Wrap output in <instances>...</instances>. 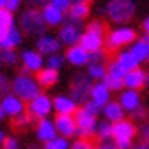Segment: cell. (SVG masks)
<instances>
[{"instance_id":"6da1fadb","label":"cell","mask_w":149,"mask_h":149,"mask_svg":"<svg viewBox=\"0 0 149 149\" xmlns=\"http://www.w3.org/2000/svg\"><path fill=\"white\" fill-rule=\"evenodd\" d=\"M19 27L24 34L32 35V37H40V35L47 34V24H45V19L42 15L40 8H27L24 10L19 17Z\"/></svg>"},{"instance_id":"7a4b0ae2","label":"cell","mask_w":149,"mask_h":149,"mask_svg":"<svg viewBox=\"0 0 149 149\" xmlns=\"http://www.w3.org/2000/svg\"><path fill=\"white\" fill-rule=\"evenodd\" d=\"M112 134H114V142L119 149H132L136 142V137L139 136V127L132 119H122L112 126Z\"/></svg>"},{"instance_id":"3957f363","label":"cell","mask_w":149,"mask_h":149,"mask_svg":"<svg viewBox=\"0 0 149 149\" xmlns=\"http://www.w3.org/2000/svg\"><path fill=\"white\" fill-rule=\"evenodd\" d=\"M12 92L15 95H19L22 101H32L35 95H39L42 92V87L37 77L34 74H24V72H19L12 79Z\"/></svg>"},{"instance_id":"277c9868","label":"cell","mask_w":149,"mask_h":149,"mask_svg":"<svg viewBox=\"0 0 149 149\" xmlns=\"http://www.w3.org/2000/svg\"><path fill=\"white\" fill-rule=\"evenodd\" d=\"M136 14L134 0H109L106 5V15L114 24H126Z\"/></svg>"},{"instance_id":"5b68a950","label":"cell","mask_w":149,"mask_h":149,"mask_svg":"<svg viewBox=\"0 0 149 149\" xmlns=\"http://www.w3.org/2000/svg\"><path fill=\"white\" fill-rule=\"evenodd\" d=\"M92 86H94V81L86 72H77L72 75V79L69 82V95L79 106H82L86 101H89Z\"/></svg>"},{"instance_id":"8992f818","label":"cell","mask_w":149,"mask_h":149,"mask_svg":"<svg viewBox=\"0 0 149 149\" xmlns=\"http://www.w3.org/2000/svg\"><path fill=\"white\" fill-rule=\"evenodd\" d=\"M137 39V34L132 27L129 25H121V27L112 29L106 35V49L107 50H119L126 45H131Z\"/></svg>"},{"instance_id":"52a82bcc","label":"cell","mask_w":149,"mask_h":149,"mask_svg":"<svg viewBox=\"0 0 149 149\" xmlns=\"http://www.w3.org/2000/svg\"><path fill=\"white\" fill-rule=\"evenodd\" d=\"M82 20H77L70 15H65V22L59 29V40L62 42V45L65 47H74L79 45L82 37Z\"/></svg>"},{"instance_id":"ba28073f","label":"cell","mask_w":149,"mask_h":149,"mask_svg":"<svg viewBox=\"0 0 149 149\" xmlns=\"http://www.w3.org/2000/svg\"><path fill=\"white\" fill-rule=\"evenodd\" d=\"M27 112L35 121H40V119H47L54 114V102L52 97L47 92H40L39 95H35L32 101L27 102Z\"/></svg>"},{"instance_id":"9c48e42d","label":"cell","mask_w":149,"mask_h":149,"mask_svg":"<svg viewBox=\"0 0 149 149\" xmlns=\"http://www.w3.org/2000/svg\"><path fill=\"white\" fill-rule=\"evenodd\" d=\"M74 117H75V124H77V137H82V139L95 137V129H97V124H99V119L95 116L87 112L81 106L77 109V112L74 114Z\"/></svg>"},{"instance_id":"30bf717a","label":"cell","mask_w":149,"mask_h":149,"mask_svg":"<svg viewBox=\"0 0 149 149\" xmlns=\"http://www.w3.org/2000/svg\"><path fill=\"white\" fill-rule=\"evenodd\" d=\"M20 64L24 74H37L45 67V59L37 49H24L20 52Z\"/></svg>"},{"instance_id":"8fae6325","label":"cell","mask_w":149,"mask_h":149,"mask_svg":"<svg viewBox=\"0 0 149 149\" xmlns=\"http://www.w3.org/2000/svg\"><path fill=\"white\" fill-rule=\"evenodd\" d=\"M34 134H35V139L40 142V144H45V142L52 141L54 137H57L59 132H57V127H55L54 119H52V117H47V119L35 121Z\"/></svg>"},{"instance_id":"7c38bea8","label":"cell","mask_w":149,"mask_h":149,"mask_svg":"<svg viewBox=\"0 0 149 149\" xmlns=\"http://www.w3.org/2000/svg\"><path fill=\"white\" fill-rule=\"evenodd\" d=\"M0 106L3 107L7 117H10V119H14L17 116L24 114V112L27 111V102L22 101L20 97L15 95L14 92H10V94H7V95H2V97H0Z\"/></svg>"},{"instance_id":"4fadbf2b","label":"cell","mask_w":149,"mask_h":149,"mask_svg":"<svg viewBox=\"0 0 149 149\" xmlns=\"http://www.w3.org/2000/svg\"><path fill=\"white\" fill-rule=\"evenodd\" d=\"M62 42L59 40L57 35H50V34H44L40 37H37V42H35V49L40 52L44 57H49V55L59 54L62 50Z\"/></svg>"},{"instance_id":"5bb4252c","label":"cell","mask_w":149,"mask_h":149,"mask_svg":"<svg viewBox=\"0 0 149 149\" xmlns=\"http://www.w3.org/2000/svg\"><path fill=\"white\" fill-rule=\"evenodd\" d=\"M117 101L121 104L124 111L127 114L136 112L139 107H142V97L139 91H132V89H122L119 95H117Z\"/></svg>"},{"instance_id":"9a60e30c","label":"cell","mask_w":149,"mask_h":149,"mask_svg":"<svg viewBox=\"0 0 149 149\" xmlns=\"http://www.w3.org/2000/svg\"><path fill=\"white\" fill-rule=\"evenodd\" d=\"M55 116H74L77 109L81 107L69 94H57L52 97Z\"/></svg>"},{"instance_id":"2e32d148","label":"cell","mask_w":149,"mask_h":149,"mask_svg":"<svg viewBox=\"0 0 149 149\" xmlns=\"http://www.w3.org/2000/svg\"><path fill=\"white\" fill-rule=\"evenodd\" d=\"M57 132L62 137H67L70 141H74L77 137V124H75L74 116H55L54 117Z\"/></svg>"},{"instance_id":"e0dca14e","label":"cell","mask_w":149,"mask_h":149,"mask_svg":"<svg viewBox=\"0 0 149 149\" xmlns=\"http://www.w3.org/2000/svg\"><path fill=\"white\" fill-rule=\"evenodd\" d=\"M64 55H65L67 64H70L72 67H87L89 64H91V54L82 45L67 47Z\"/></svg>"},{"instance_id":"ac0fdd59","label":"cell","mask_w":149,"mask_h":149,"mask_svg":"<svg viewBox=\"0 0 149 149\" xmlns=\"http://www.w3.org/2000/svg\"><path fill=\"white\" fill-rule=\"evenodd\" d=\"M79 45H82L89 54H91V52H95V50H101V49L106 47V35H101V34H95V32L86 30V32L82 34V37H81Z\"/></svg>"},{"instance_id":"d6986e66","label":"cell","mask_w":149,"mask_h":149,"mask_svg":"<svg viewBox=\"0 0 149 149\" xmlns=\"http://www.w3.org/2000/svg\"><path fill=\"white\" fill-rule=\"evenodd\" d=\"M146 75H148V72L142 70L141 67L126 72V75H124V89L141 91L142 87H146Z\"/></svg>"},{"instance_id":"ffe728a7","label":"cell","mask_w":149,"mask_h":149,"mask_svg":"<svg viewBox=\"0 0 149 149\" xmlns=\"http://www.w3.org/2000/svg\"><path fill=\"white\" fill-rule=\"evenodd\" d=\"M126 114H127V112L124 111V107L119 104L117 99H116V101L112 99L111 102H107V104L102 107V119L112 122V124L122 121V119H126Z\"/></svg>"},{"instance_id":"44dd1931","label":"cell","mask_w":149,"mask_h":149,"mask_svg":"<svg viewBox=\"0 0 149 149\" xmlns=\"http://www.w3.org/2000/svg\"><path fill=\"white\" fill-rule=\"evenodd\" d=\"M91 101L97 102L99 106H106L107 102L112 101V91H109V87L104 84V82H94V86L91 89Z\"/></svg>"},{"instance_id":"7402d4cb","label":"cell","mask_w":149,"mask_h":149,"mask_svg":"<svg viewBox=\"0 0 149 149\" xmlns=\"http://www.w3.org/2000/svg\"><path fill=\"white\" fill-rule=\"evenodd\" d=\"M24 42V32L20 30L19 25L10 27L8 34L0 39V50H7V49H17Z\"/></svg>"},{"instance_id":"603a6c76","label":"cell","mask_w":149,"mask_h":149,"mask_svg":"<svg viewBox=\"0 0 149 149\" xmlns=\"http://www.w3.org/2000/svg\"><path fill=\"white\" fill-rule=\"evenodd\" d=\"M42 15L45 19V24L49 27H61L62 24L65 22V14L61 12L59 8H55L54 5L47 3L45 7L42 8Z\"/></svg>"},{"instance_id":"cb8c5ba5","label":"cell","mask_w":149,"mask_h":149,"mask_svg":"<svg viewBox=\"0 0 149 149\" xmlns=\"http://www.w3.org/2000/svg\"><path fill=\"white\" fill-rule=\"evenodd\" d=\"M35 77H37V81H39V84H40L42 89L54 87L55 84L61 81V74H59V70H54V69H49V67H44L40 72H37Z\"/></svg>"},{"instance_id":"d4e9b609","label":"cell","mask_w":149,"mask_h":149,"mask_svg":"<svg viewBox=\"0 0 149 149\" xmlns=\"http://www.w3.org/2000/svg\"><path fill=\"white\" fill-rule=\"evenodd\" d=\"M114 61L117 62V64H119V65H121L126 72H129V70H134V69H137L139 65H141V64H139V61H137L134 55H132V52H131L129 49L119 50Z\"/></svg>"},{"instance_id":"484cf974","label":"cell","mask_w":149,"mask_h":149,"mask_svg":"<svg viewBox=\"0 0 149 149\" xmlns=\"http://www.w3.org/2000/svg\"><path fill=\"white\" fill-rule=\"evenodd\" d=\"M129 50H131L132 55L139 61V64L149 62V45L146 44V40H142V39H136V40L129 45Z\"/></svg>"},{"instance_id":"4316f807","label":"cell","mask_w":149,"mask_h":149,"mask_svg":"<svg viewBox=\"0 0 149 149\" xmlns=\"http://www.w3.org/2000/svg\"><path fill=\"white\" fill-rule=\"evenodd\" d=\"M112 122L106 121V119H101L99 124H97V129H95V139L99 142H112L114 139V134H112Z\"/></svg>"},{"instance_id":"83f0119b","label":"cell","mask_w":149,"mask_h":149,"mask_svg":"<svg viewBox=\"0 0 149 149\" xmlns=\"http://www.w3.org/2000/svg\"><path fill=\"white\" fill-rule=\"evenodd\" d=\"M86 74L92 79L94 82H101L106 79L107 75V64H97V62H91L86 67Z\"/></svg>"},{"instance_id":"f1b7e54d","label":"cell","mask_w":149,"mask_h":149,"mask_svg":"<svg viewBox=\"0 0 149 149\" xmlns=\"http://www.w3.org/2000/svg\"><path fill=\"white\" fill-rule=\"evenodd\" d=\"M0 61H2V65H5V67H15L20 62V54L15 49L0 50Z\"/></svg>"},{"instance_id":"f546056e","label":"cell","mask_w":149,"mask_h":149,"mask_svg":"<svg viewBox=\"0 0 149 149\" xmlns=\"http://www.w3.org/2000/svg\"><path fill=\"white\" fill-rule=\"evenodd\" d=\"M34 121H35V119L29 114L27 111H25L24 114L17 116V117H14V119H12V126H14L15 129H19V131H25V129L32 127Z\"/></svg>"},{"instance_id":"4dcf8cb0","label":"cell","mask_w":149,"mask_h":149,"mask_svg":"<svg viewBox=\"0 0 149 149\" xmlns=\"http://www.w3.org/2000/svg\"><path fill=\"white\" fill-rule=\"evenodd\" d=\"M67 15L74 17L77 20H84L89 15V3H86V2H75V3H72L70 12Z\"/></svg>"},{"instance_id":"1f68e13d","label":"cell","mask_w":149,"mask_h":149,"mask_svg":"<svg viewBox=\"0 0 149 149\" xmlns=\"http://www.w3.org/2000/svg\"><path fill=\"white\" fill-rule=\"evenodd\" d=\"M42 146H44V149H70L72 141L67 139V137L57 136V137H54L52 141L45 142V144H42Z\"/></svg>"},{"instance_id":"d6a6232c","label":"cell","mask_w":149,"mask_h":149,"mask_svg":"<svg viewBox=\"0 0 149 149\" xmlns=\"http://www.w3.org/2000/svg\"><path fill=\"white\" fill-rule=\"evenodd\" d=\"M65 55L64 54H54V55H49V57H45V67L49 69H54V70H61L62 67H64V64H65Z\"/></svg>"},{"instance_id":"836d02e7","label":"cell","mask_w":149,"mask_h":149,"mask_svg":"<svg viewBox=\"0 0 149 149\" xmlns=\"http://www.w3.org/2000/svg\"><path fill=\"white\" fill-rule=\"evenodd\" d=\"M104 84L109 87V91H112V92H121L122 89H124V79H119V77H114V75H106V79H104Z\"/></svg>"},{"instance_id":"e575fe53","label":"cell","mask_w":149,"mask_h":149,"mask_svg":"<svg viewBox=\"0 0 149 149\" xmlns=\"http://www.w3.org/2000/svg\"><path fill=\"white\" fill-rule=\"evenodd\" d=\"M12 92V79L7 74L0 72V97Z\"/></svg>"},{"instance_id":"d590c367","label":"cell","mask_w":149,"mask_h":149,"mask_svg":"<svg viewBox=\"0 0 149 149\" xmlns=\"http://www.w3.org/2000/svg\"><path fill=\"white\" fill-rule=\"evenodd\" d=\"M107 74L109 75H114V77H119V79H124L126 70H124V69H122L116 61H111L107 64Z\"/></svg>"},{"instance_id":"8d00e7d4","label":"cell","mask_w":149,"mask_h":149,"mask_svg":"<svg viewBox=\"0 0 149 149\" xmlns=\"http://www.w3.org/2000/svg\"><path fill=\"white\" fill-rule=\"evenodd\" d=\"M70 149H95V144L91 139H82V137H75L72 141Z\"/></svg>"},{"instance_id":"74e56055","label":"cell","mask_w":149,"mask_h":149,"mask_svg":"<svg viewBox=\"0 0 149 149\" xmlns=\"http://www.w3.org/2000/svg\"><path fill=\"white\" fill-rule=\"evenodd\" d=\"M82 107L86 109L87 112H91L92 116H95V117H99V116H102V106H99L97 102H94V101H86L84 104H82Z\"/></svg>"},{"instance_id":"f35d334b","label":"cell","mask_w":149,"mask_h":149,"mask_svg":"<svg viewBox=\"0 0 149 149\" xmlns=\"http://www.w3.org/2000/svg\"><path fill=\"white\" fill-rule=\"evenodd\" d=\"M0 149H22V142L17 136L8 134V137L5 139V142L0 146Z\"/></svg>"},{"instance_id":"ab89813d","label":"cell","mask_w":149,"mask_h":149,"mask_svg":"<svg viewBox=\"0 0 149 149\" xmlns=\"http://www.w3.org/2000/svg\"><path fill=\"white\" fill-rule=\"evenodd\" d=\"M50 5H54L55 8H59L61 12L67 15L72 7V0H50Z\"/></svg>"},{"instance_id":"60d3db41","label":"cell","mask_w":149,"mask_h":149,"mask_svg":"<svg viewBox=\"0 0 149 149\" xmlns=\"http://www.w3.org/2000/svg\"><path fill=\"white\" fill-rule=\"evenodd\" d=\"M0 24L8 25V27L15 25L14 24V14H12L8 8H0Z\"/></svg>"},{"instance_id":"b9f144b4","label":"cell","mask_w":149,"mask_h":149,"mask_svg":"<svg viewBox=\"0 0 149 149\" xmlns=\"http://www.w3.org/2000/svg\"><path fill=\"white\" fill-rule=\"evenodd\" d=\"M86 30H89V32H95V34H101V35H106V25H104L101 20H92L87 25Z\"/></svg>"},{"instance_id":"7bdbcfd3","label":"cell","mask_w":149,"mask_h":149,"mask_svg":"<svg viewBox=\"0 0 149 149\" xmlns=\"http://www.w3.org/2000/svg\"><path fill=\"white\" fill-rule=\"evenodd\" d=\"M107 61V52L101 49V50H95V52H91V62H97V64H106Z\"/></svg>"},{"instance_id":"ee69618b","label":"cell","mask_w":149,"mask_h":149,"mask_svg":"<svg viewBox=\"0 0 149 149\" xmlns=\"http://www.w3.org/2000/svg\"><path fill=\"white\" fill-rule=\"evenodd\" d=\"M148 114H149V111L142 106V107H139L136 112H132L131 116H132V121H134V122H142V121H146V119H148Z\"/></svg>"},{"instance_id":"f6af8a7d","label":"cell","mask_w":149,"mask_h":149,"mask_svg":"<svg viewBox=\"0 0 149 149\" xmlns=\"http://www.w3.org/2000/svg\"><path fill=\"white\" fill-rule=\"evenodd\" d=\"M139 141H144L149 144V126L148 124H142L139 127Z\"/></svg>"},{"instance_id":"bcb514c9","label":"cell","mask_w":149,"mask_h":149,"mask_svg":"<svg viewBox=\"0 0 149 149\" xmlns=\"http://www.w3.org/2000/svg\"><path fill=\"white\" fill-rule=\"evenodd\" d=\"M27 3L32 8H40V10H42L47 3H50V0H27Z\"/></svg>"},{"instance_id":"7dc6e473","label":"cell","mask_w":149,"mask_h":149,"mask_svg":"<svg viewBox=\"0 0 149 149\" xmlns=\"http://www.w3.org/2000/svg\"><path fill=\"white\" fill-rule=\"evenodd\" d=\"M22 5V0H7V8L14 14L15 10H19Z\"/></svg>"},{"instance_id":"c3c4849f","label":"cell","mask_w":149,"mask_h":149,"mask_svg":"<svg viewBox=\"0 0 149 149\" xmlns=\"http://www.w3.org/2000/svg\"><path fill=\"white\" fill-rule=\"evenodd\" d=\"M95 149H119L114 142H97Z\"/></svg>"},{"instance_id":"681fc988","label":"cell","mask_w":149,"mask_h":149,"mask_svg":"<svg viewBox=\"0 0 149 149\" xmlns=\"http://www.w3.org/2000/svg\"><path fill=\"white\" fill-rule=\"evenodd\" d=\"M12 27H14V25H12ZM8 30H10V27H8V25H3V24H0V39H3V37L8 34Z\"/></svg>"},{"instance_id":"f907efd6","label":"cell","mask_w":149,"mask_h":149,"mask_svg":"<svg viewBox=\"0 0 149 149\" xmlns=\"http://www.w3.org/2000/svg\"><path fill=\"white\" fill-rule=\"evenodd\" d=\"M132 149H149V144L144 141H139V142H134Z\"/></svg>"},{"instance_id":"816d5d0a","label":"cell","mask_w":149,"mask_h":149,"mask_svg":"<svg viewBox=\"0 0 149 149\" xmlns=\"http://www.w3.org/2000/svg\"><path fill=\"white\" fill-rule=\"evenodd\" d=\"M8 137V132H7V129H3V127H0V146L5 142V139Z\"/></svg>"},{"instance_id":"f5cc1de1","label":"cell","mask_w":149,"mask_h":149,"mask_svg":"<svg viewBox=\"0 0 149 149\" xmlns=\"http://www.w3.org/2000/svg\"><path fill=\"white\" fill-rule=\"evenodd\" d=\"M142 30H144V34L149 35V17H146L144 22H142Z\"/></svg>"},{"instance_id":"db71d44e","label":"cell","mask_w":149,"mask_h":149,"mask_svg":"<svg viewBox=\"0 0 149 149\" xmlns=\"http://www.w3.org/2000/svg\"><path fill=\"white\" fill-rule=\"evenodd\" d=\"M5 119H8V117H7V114H5L3 107L0 106V124H2V122H5Z\"/></svg>"},{"instance_id":"11a10c76","label":"cell","mask_w":149,"mask_h":149,"mask_svg":"<svg viewBox=\"0 0 149 149\" xmlns=\"http://www.w3.org/2000/svg\"><path fill=\"white\" fill-rule=\"evenodd\" d=\"M24 149H44V146H40V144H27Z\"/></svg>"},{"instance_id":"9f6ffc18","label":"cell","mask_w":149,"mask_h":149,"mask_svg":"<svg viewBox=\"0 0 149 149\" xmlns=\"http://www.w3.org/2000/svg\"><path fill=\"white\" fill-rule=\"evenodd\" d=\"M0 8H7V0H0Z\"/></svg>"},{"instance_id":"6f0895ef","label":"cell","mask_w":149,"mask_h":149,"mask_svg":"<svg viewBox=\"0 0 149 149\" xmlns=\"http://www.w3.org/2000/svg\"><path fill=\"white\" fill-rule=\"evenodd\" d=\"M146 87L149 89V72H148V75H146Z\"/></svg>"},{"instance_id":"680465c9","label":"cell","mask_w":149,"mask_h":149,"mask_svg":"<svg viewBox=\"0 0 149 149\" xmlns=\"http://www.w3.org/2000/svg\"><path fill=\"white\" fill-rule=\"evenodd\" d=\"M75 2H86V3H89L91 0H72V3H75Z\"/></svg>"},{"instance_id":"91938a15","label":"cell","mask_w":149,"mask_h":149,"mask_svg":"<svg viewBox=\"0 0 149 149\" xmlns=\"http://www.w3.org/2000/svg\"><path fill=\"white\" fill-rule=\"evenodd\" d=\"M146 124L149 126V114H148V119H146Z\"/></svg>"},{"instance_id":"94428289","label":"cell","mask_w":149,"mask_h":149,"mask_svg":"<svg viewBox=\"0 0 149 149\" xmlns=\"http://www.w3.org/2000/svg\"><path fill=\"white\" fill-rule=\"evenodd\" d=\"M0 69H2V61H0Z\"/></svg>"}]
</instances>
